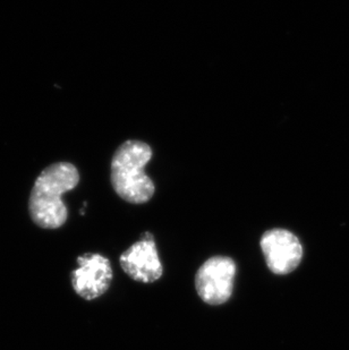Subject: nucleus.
Masks as SVG:
<instances>
[{"instance_id":"f257e3e1","label":"nucleus","mask_w":349,"mask_h":350,"mask_svg":"<svg viewBox=\"0 0 349 350\" xmlns=\"http://www.w3.org/2000/svg\"><path fill=\"white\" fill-rule=\"evenodd\" d=\"M79 182V172L70 162H57L44 169L34 183L29 202L34 224L43 229L62 227L67 220L62 196L75 189Z\"/></svg>"},{"instance_id":"f03ea898","label":"nucleus","mask_w":349,"mask_h":350,"mask_svg":"<svg viewBox=\"0 0 349 350\" xmlns=\"http://www.w3.org/2000/svg\"><path fill=\"white\" fill-rule=\"evenodd\" d=\"M152 150L141 141H126L116 150L112 161V184L124 201L143 204L155 194V184L145 174Z\"/></svg>"},{"instance_id":"7ed1b4c3","label":"nucleus","mask_w":349,"mask_h":350,"mask_svg":"<svg viewBox=\"0 0 349 350\" xmlns=\"http://www.w3.org/2000/svg\"><path fill=\"white\" fill-rule=\"evenodd\" d=\"M236 263L227 256L209 258L195 275V288L202 301L209 305H222L229 301L234 289Z\"/></svg>"},{"instance_id":"20e7f679","label":"nucleus","mask_w":349,"mask_h":350,"mask_svg":"<svg viewBox=\"0 0 349 350\" xmlns=\"http://www.w3.org/2000/svg\"><path fill=\"white\" fill-rule=\"evenodd\" d=\"M260 246L268 268L279 275L293 272L303 258L300 239L286 229H271L264 232Z\"/></svg>"},{"instance_id":"39448f33","label":"nucleus","mask_w":349,"mask_h":350,"mask_svg":"<svg viewBox=\"0 0 349 350\" xmlns=\"http://www.w3.org/2000/svg\"><path fill=\"white\" fill-rule=\"evenodd\" d=\"M77 265L79 268L72 273V284L76 294L86 301L103 296L112 280L108 258L96 253H88L77 258Z\"/></svg>"},{"instance_id":"423d86ee","label":"nucleus","mask_w":349,"mask_h":350,"mask_svg":"<svg viewBox=\"0 0 349 350\" xmlns=\"http://www.w3.org/2000/svg\"><path fill=\"white\" fill-rule=\"evenodd\" d=\"M119 262L125 273L139 282L151 284L159 280L164 273L155 237L151 232L142 234L141 241L124 252Z\"/></svg>"}]
</instances>
